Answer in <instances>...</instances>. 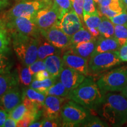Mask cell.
Returning a JSON list of instances; mask_svg holds the SVG:
<instances>
[{
  "label": "cell",
  "instance_id": "1",
  "mask_svg": "<svg viewBox=\"0 0 127 127\" xmlns=\"http://www.w3.org/2000/svg\"><path fill=\"white\" fill-rule=\"evenodd\" d=\"M104 94L96 82L88 77L78 87L69 92L67 96L87 109L95 110L102 104Z\"/></svg>",
  "mask_w": 127,
  "mask_h": 127
},
{
  "label": "cell",
  "instance_id": "2",
  "mask_svg": "<svg viewBox=\"0 0 127 127\" xmlns=\"http://www.w3.org/2000/svg\"><path fill=\"white\" fill-rule=\"evenodd\" d=\"M99 107L100 115L110 124L119 126L127 121V98L123 94L109 92Z\"/></svg>",
  "mask_w": 127,
  "mask_h": 127
},
{
  "label": "cell",
  "instance_id": "3",
  "mask_svg": "<svg viewBox=\"0 0 127 127\" xmlns=\"http://www.w3.org/2000/svg\"><path fill=\"white\" fill-rule=\"evenodd\" d=\"M39 38H36L29 36L12 37L14 51L19 60L24 66H28L38 60Z\"/></svg>",
  "mask_w": 127,
  "mask_h": 127
},
{
  "label": "cell",
  "instance_id": "4",
  "mask_svg": "<svg viewBox=\"0 0 127 127\" xmlns=\"http://www.w3.org/2000/svg\"><path fill=\"white\" fill-rule=\"evenodd\" d=\"M96 84L104 94L107 92H121L127 84V65L104 73L99 78Z\"/></svg>",
  "mask_w": 127,
  "mask_h": 127
},
{
  "label": "cell",
  "instance_id": "5",
  "mask_svg": "<svg viewBox=\"0 0 127 127\" xmlns=\"http://www.w3.org/2000/svg\"><path fill=\"white\" fill-rule=\"evenodd\" d=\"M34 17H18L5 20L8 31L11 37L29 36L38 38L41 31L34 21Z\"/></svg>",
  "mask_w": 127,
  "mask_h": 127
},
{
  "label": "cell",
  "instance_id": "6",
  "mask_svg": "<svg viewBox=\"0 0 127 127\" xmlns=\"http://www.w3.org/2000/svg\"><path fill=\"white\" fill-rule=\"evenodd\" d=\"M61 118L63 127H75L87 123L90 115L85 108L71 100L63 106Z\"/></svg>",
  "mask_w": 127,
  "mask_h": 127
},
{
  "label": "cell",
  "instance_id": "7",
  "mask_svg": "<svg viewBox=\"0 0 127 127\" xmlns=\"http://www.w3.org/2000/svg\"><path fill=\"white\" fill-rule=\"evenodd\" d=\"M121 60L118 50L102 52L90 57L88 61L90 75L98 74L119 65Z\"/></svg>",
  "mask_w": 127,
  "mask_h": 127
},
{
  "label": "cell",
  "instance_id": "8",
  "mask_svg": "<svg viewBox=\"0 0 127 127\" xmlns=\"http://www.w3.org/2000/svg\"><path fill=\"white\" fill-rule=\"evenodd\" d=\"M48 4H49L40 0H23L9 9L5 20L18 17H34L41 9Z\"/></svg>",
  "mask_w": 127,
  "mask_h": 127
},
{
  "label": "cell",
  "instance_id": "9",
  "mask_svg": "<svg viewBox=\"0 0 127 127\" xmlns=\"http://www.w3.org/2000/svg\"><path fill=\"white\" fill-rule=\"evenodd\" d=\"M33 19L40 31L45 30L57 25L60 20L59 13L53 3L51 2L41 9L34 15Z\"/></svg>",
  "mask_w": 127,
  "mask_h": 127
},
{
  "label": "cell",
  "instance_id": "10",
  "mask_svg": "<svg viewBox=\"0 0 127 127\" xmlns=\"http://www.w3.org/2000/svg\"><path fill=\"white\" fill-rule=\"evenodd\" d=\"M41 34L51 44L58 48H68L71 45V36L68 35L57 25L48 29L41 30Z\"/></svg>",
  "mask_w": 127,
  "mask_h": 127
},
{
  "label": "cell",
  "instance_id": "11",
  "mask_svg": "<svg viewBox=\"0 0 127 127\" xmlns=\"http://www.w3.org/2000/svg\"><path fill=\"white\" fill-rule=\"evenodd\" d=\"M64 97L47 95L42 107V115L47 119H60Z\"/></svg>",
  "mask_w": 127,
  "mask_h": 127
},
{
  "label": "cell",
  "instance_id": "12",
  "mask_svg": "<svg viewBox=\"0 0 127 127\" xmlns=\"http://www.w3.org/2000/svg\"><path fill=\"white\" fill-rule=\"evenodd\" d=\"M57 25L70 36L83 28L81 20L73 9L65 14Z\"/></svg>",
  "mask_w": 127,
  "mask_h": 127
},
{
  "label": "cell",
  "instance_id": "13",
  "mask_svg": "<svg viewBox=\"0 0 127 127\" xmlns=\"http://www.w3.org/2000/svg\"><path fill=\"white\" fill-rule=\"evenodd\" d=\"M63 58L65 66L70 68L85 76L90 75L88 59L74 54L68 50L64 54Z\"/></svg>",
  "mask_w": 127,
  "mask_h": 127
},
{
  "label": "cell",
  "instance_id": "14",
  "mask_svg": "<svg viewBox=\"0 0 127 127\" xmlns=\"http://www.w3.org/2000/svg\"><path fill=\"white\" fill-rule=\"evenodd\" d=\"M23 102V93L16 85L10 88L0 99V107L8 113Z\"/></svg>",
  "mask_w": 127,
  "mask_h": 127
},
{
  "label": "cell",
  "instance_id": "15",
  "mask_svg": "<svg viewBox=\"0 0 127 127\" xmlns=\"http://www.w3.org/2000/svg\"><path fill=\"white\" fill-rule=\"evenodd\" d=\"M59 77L60 81L69 92L78 87L85 79V75L66 66L63 68Z\"/></svg>",
  "mask_w": 127,
  "mask_h": 127
},
{
  "label": "cell",
  "instance_id": "16",
  "mask_svg": "<svg viewBox=\"0 0 127 127\" xmlns=\"http://www.w3.org/2000/svg\"><path fill=\"white\" fill-rule=\"evenodd\" d=\"M45 64L46 70L50 73L51 77L57 78L60 77L61 71L64 68L63 58L59 55H52L44 60Z\"/></svg>",
  "mask_w": 127,
  "mask_h": 127
},
{
  "label": "cell",
  "instance_id": "17",
  "mask_svg": "<svg viewBox=\"0 0 127 127\" xmlns=\"http://www.w3.org/2000/svg\"><path fill=\"white\" fill-rule=\"evenodd\" d=\"M120 47L118 41L114 36L111 38H105L101 36L99 38L96 40V45L91 56L102 52L118 50Z\"/></svg>",
  "mask_w": 127,
  "mask_h": 127
},
{
  "label": "cell",
  "instance_id": "18",
  "mask_svg": "<svg viewBox=\"0 0 127 127\" xmlns=\"http://www.w3.org/2000/svg\"><path fill=\"white\" fill-rule=\"evenodd\" d=\"M96 42V39L80 42L75 45H70L68 50L74 54L88 59L94 51Z\"/></svg>",
  "mask_w": 127,
  "mask_h": 127
},
{
  "label": "cell",
  "instance_id": "19",
  "mask_svg": "<svg viewBox=\"0 0 127 127\" xmlns=\"http://www.w3.org/2000/svg\"><path fill=\"white\" fill-rule=\"evenodd\" d=\"M60 50L51 44L44 36H41L39 38L38 48V60H44L47 57L52 55H59L61 53Z\"/></svg>",
  "mask_w": 127,
  "mask_h": 127
},
{
  "label": "cell",
  "instance_id": "20",
  "mask_svg": "<svg viewBox=\"0 0 127 127\" xmlns=\"http://www.w3.org/2000/svg\"><path fill=\"white\" fill-rule=\"evenodd\" d=\"M18 83L17 74L9 72L0 74V99L9 89L17 85Z\"/></svg>",
  "mask_w": 127,
  "mask_h": 127
},
{
  "label": "cell",
  "instance_id": "21",
  "mask_svg": "<svg viewBox=\"0 0 127 127\" xmlns=\"http://www.w3.org/2000/svg\"><path fill=\"white\" fill-rule=\"evenodd\" d=\"M46 96L47 95L31 87L25 89L23 92V98L28 99L32 104L42 109Z\"/></svg>",
  "mask_w": 127,
  "mask_h": 127
},
{
  "label": "cell",
  "instance_id": "22",
  "mask_svg": "<svg viewBox=\"0 0 127 127\" xmlns=\"http://www.w3.org/2000/svg\"><path fill=\"white\" fill-rule=\"evenodd\" d=\"M114 30H115V25L108 18L102 15L101 23L98 27L99 35L105 38L114 37Z\"/></svg>",
  "mask_w": 127,
  "mask_h": 127
},
{
  "label": "cell",
  "instance_id": "23",
  "mask_svg": "<svg viewBox=\"0 0 127 127\" xmlns=\"http://www.w3.org/2000/svg\"><path fill=\"white\" fill-rule=\"evenodd\" d=\"M17 75L18 82L25 86H28L32 81V75L30 72L28 66L24 65H18L17 68Z\"/></svg>",
  "mask_w": 127,
  "mask_h": 127
},
{
  "label": "cell",
  "instance_id": "24",
  "mask_svg": "<svg viewBox=\"0 0 127 127\" xmlns=\"http://www.w3.org/2000/svg\"><path fill=\"white\" fill-rule=\"evenodd\" d=\"M56 79L57 78H55L50 77L42 81L34 80L30 84L29 87L46 95L47 90L55 84Z\"/></svg>",
  "mask_w": 127,
  "mask_h": 127
},
{
  "label": "cell",
  "instance_id": "25",
  "mask_svg": "<svg viewBox=\"0 0 127 127\" xmlns=\"http://www.w3.org/2000/svg\"><path fill=\"white\" fill-rule=\"evenodd\" d=\"M8 34L5 20H0V52L5 53L9 50V35Z\"/></svg>",
  "mask_w": 127,
  "mask_h": 127
},
{
  "label": "cell",
  "instance_id": "26",
  "mask_svg": "<svg viewBox=\"0 0 127 127\" xmlns=\"http://www.w3.org/2000/svg\"><path fill=\"white\" fill-rule=\"evenodd\" d=\"M95 39H96V38L93 36V35L90 33V31L84 29L83 27L76 32L75 34H74L71 36V45H75V44L82 42L95 40Z\"/></svg>",
  "mask_w": 127,
  "mask_h": 127
},
{
  "label": "cell",
  "instance_id": "27",
  "mask_svg": "<svg viewBox=\"0 0 127 127\" xmlns=\"http://www.w3.org/2000/svg\"><path fill=\"white\" fill-rule=\"evenodd\" d=\"M101 14L98 11L94 13L84 14L83 20L88 29L89 28L98 29L102 20V17H101Z\"/></svg>",
  "mask_w": 127,
  "mask_h": 127
},
{
  "label": "cell",
  "instance_id": "28",
  "mask_svg": "<svg viewBox=\"0 0 127 127\" xmlns=\"http://www.w3.org/2000/svg\"><path fill=\"white\" fill-rule=\"evenodd\" d=\"M69 91L65 88L62 82H58L54 84L51 87L46 93V95H53V96L66 97L68 96Z\"/></svg>",
  "mask_w": 127,
  "mask_h": 127
},
{
  "label": "cell",
  "instance_id": "29",
  "mask_svg": "<svg viewBox=\"0 0 127 127\" xmlns=\"http://www.w3.org/2000/svg\"><path fill=\"white\" fill-rule=\"evenodd\" d=\"M52 3L59 13L60 20L65 14L72 9L71 0H53Z\"/></svg>",
  "mask_w": 127,
  "mask_h": 127
},
{
  "label": "cell",
  "instance_id": "30",
  "mask_svg": "<svg viewBox=\"0 0 127 127\" xmlns=\"http://www.w3.org/2000/svg\"><path fill=\"white\" fill-rule=\"evenodd\" d=\"M114 37L120 46L123 45L127 41V25H115Z\"/></svg>",
  "mask_w": 127,
  "mask_h": 127
},
{
  "label": "cell",
  "instance_id": "31",
  "mask_svg": "<svg viewBox=\"0 0 127 127\" xmlns=\"http://www.w3.org/2000/svg\"><path fill=\"white\" fill-rule=\"evenodd\" d=\"M27 112V107L23 102H22L9 112V117H11L16 121H19L26 115Z\"/></svg>",
  "mask_w": 127,
  "mask_h": 127
},
{
  "label": "cell",
  "instance_id": "32",
  "mask_svg": "<svg viewBox=\"0 0 127 127\" xmlns=\"http://www.w3.org/2000/svg\"><path fill=\"white\" fill-rule=\"evenodd\" d=\"M4 53L0 52V74L9 73L12 67L11 63Z\"/></svg>",
  "mask_w": 127,
  "mask_h": 127
},
{
  "label": "cell",
  "instance_id": "33",
  "mask_svg": "<svg viewBox=\"0 0 127 127\" xmlns=\"http://www.w3.org/2000/svg\"><path fill=\"white\" fill-rule=\"evenodd\" d=\"M72 9H74L81 20H83L84 0H71Z\"/></svg>",
  "mask_w": 127,
  "mask_h": 127
},
{
  "label": "cell",
  "instance_id": "34",
  "mask_svg": "<svg viewBox=\"0 0 127 127\" xmlns=\"http://www.w3.org/2000/svg\"><path fill=\"white\" fill-rule=\"evenodd\" d=\"M29 69L32 76L41 70L46 69L45 64L44 60H37L34 63L28 66Z\"/></svg>",
  "mask_w": 127,
  "mask_h": 127
},
{
  "label": "cell",
  "instance_id": "35",
  "mask_svg": "<svg viewBox=\"0 0 127 127\" xmlns=\"http://www.w3.org/2000/svg\"><path fill=\"white\" fill-rule=\"evenodd\" d=\"M109 19L114 25H127V12L124 11Z\"/></svg>",
  "mask_w": 127,
  "mask_h": 127
},
{
  "label": "cell",
  "instance_id": "36",
  "mask_svg": "<svg viewBox=\"0 0 127 127\" xmlns=\"http://www.w3.org/2000/svg\"><path fill=\"white\" fill-rule=\"evenodd\" d=\"M83 126L88 127H108V125L99 118L94 117V118H90L87 123L84 124Z\"/></svg>",
  "mask_w": 127,
  "mask_h": 127
},
{
  "label": "cell",
  "instance_id": "37",
  "mask_svg": "<svg viewBox=\"0 0 127 127\" xmlns=\"http://www.w3.org/2000/svg\"><path fill=\"white\" fill-rule=\"evenodd\" d=\"M94 2V0H84V14H91L97 11Z\"/></svg>",
  "mask_w": 127,
  "mask_h": 127
},
{
  "label": "cell",
  "instance_id": "38",
  "mask_svg": "<svg viewBox=\"0 0 127 127\" xmlns=\"http://www.w3.org/2000/svg\"><path fill=\"white\" fill-rule=\"evenodd\" d=\"M60 119H47L42 120V127H57L62 125L60 123Z\"/></svg>",
  "mask_w": 127,
  "mask_h": 127
},
{
  "label": "cell",
  "instance_id": "39",
  "mask_svg": "<svg viewBox=\"0 0 127 127\" xmlns=\"http://www.w3.org/2000/svg\"><path fill=\"white\" fill-rule=\"evenodd\" d=\"M32 81H42L51 77L50 73L48 72L46 69H44V70H41L37 73H36L35 74H34L32 76Z\"/></svg>",
  "mask_w": 127,
  "mask_h": 127
},
{
  "label": "cell",
  "instance_id": "40",
  "mask_svg": "<svg viewBox=\"0 0 127 127\" xmlns=\"http://www.w3.org/2000/svg\"><path fill=\"white\" fill-rule=\"evenodd\" d=\"M118 51L121 60L123 61H127V41L123 45L121 46Z\"/></svg>",
  "mask_w": 127,
  "mask_h": 127
},
{
  "label": "cell",
  "instance_id": "41",
  "mask_svg": "<svg viewBox=\"0 0 127 127\" xmlns=\"http://www.w3.org/2000/svg\"><path fill=\"white\" fill-rule=\"evenodd\" d=\"M8 117L9 113L3 109H0V127H3L5 122Z\"/></svg>",
  "mask_w": 127,
  "mask_h": 127
},
{
  "label": "cell",
  "instance_id": "42",
  "mask_svg": "<svg viewBox=\"0 0 127 127\" xmlns=\"http://www.w3.org/2000/svg\"><path fill=\"white\" fill-rule=\"evenodd\" d=\"M17 127V121L12 118L11 117H8L5 122L3 127Z\"/></svg>",
  "mask_w": 127,
  "mask_h": 127
},
{
  "label": "cell",
  "instance_id": "43",
  "mask_svg": "<svg viewBox=\"0 0 127 127\" xmlns=\"http://www.w3.org/2000/svg\"><path fill=\"white\" fill-rule=\"evenodd\" d=\"M114 0H94L95 2L99 4V5L103 7H108Z\"/></svg>",
  "mask_w": 127,
  "mask_h": 127
},
{
  "label": "cell",
  "instance_id": "44",
  "mask_svg": "<svg viewBox=\"0 0 127 127\" xmlns=\"http://www.w3.org/2000/svg\"><path fill=\"white\" fill-rule=\"evenodd\" d=\"M42 121L40 122H34V123L31 124L29 125V127H42Z\"/></svg>",
  "mask_w": 127,
  "mask_h": 127
},
{
  "label": "cell",
  "instance_id": "45",
  "mask_svg": "<svg viewBox=\"0 0 127 127\" xmlns=\"http://www.w3.org/2000/svg\"><path fill=\"white\" fill-rule=\"evenodd\" d=\"M122 94L123 95H124L125 97L127 98V84L126 85V86L125 87V88L123 89V91H121Z\"/></svg>",
  "mask_w": 127,
  "mask_h": 127
},
{
  "label": "cell",
  "instance_id": "46",
  "mask_svg": "<svg viewBox=\"0 0 127 127\" xmlns=\"http://www.w3.org/2000/svg\"><path fill=\"white\" fill-rule=\"evenodd\" d=\"M121 2L123 3L125 11H127V0H121Z\"/></svg>",
  "mask_w": 127,
  "mask_h": 127
},
{
  "label": "cell",
  "instance_id": "47",
  "mask_svg": "<svg viewBox=\"0 0 127 127\" xmlns=\"http://www.w3.org/2000/svg\"><path fill=\"white\" fill-rule=\"evenodd\" d=\"M7 0H0V7H2L7 4Z\"/></svg>",
  "mask_w": 127,
  "mask_h": 127
},
{
  "label": "cell",
  "instance_id": "48",
  "mask_svg": "<svg viewBox=\"0 0 127 127\" xmlns=\"http://www.w3.org/2000/svg\"><path fill=\"white\" fill-rule=\"evenodd\" d=\"M40 1H42L44 2H45L47 4H50L52 2V0H40Z\"/></svg>",
  "mask_w": 127,
  "mask_h": 127
}]
</instances>
